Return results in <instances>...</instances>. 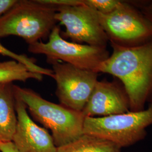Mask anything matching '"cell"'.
<instances>
[{"instance_id": "8fae6325", "label": "cell", "mask_w": 152, "mask_h": 152, "mask_svg": "<svg viewBox=\"0 0 152 152\" xmlns=\"http://www.w3.org/2000/svg\"><path fill=\"white\" fill-rule=\"evenodd\" d=\"M15 103L13 85H0V141L12 140L17 125Z\"/></svg>"}, {"instance_id": "3957f363", "label": "cell", "mask_w": 152, "mask_h": 152, "mask_svg": "<svg viewBox=\"0 0 152 152\" xmlns=\"http://www.w3.org/2000/svg\"><path fill=\"white\" fill-rule=\"evenodd\" d=\"M56 7L37 0L16 1L0 16V37L16 36L29 45L46 38L56 26Z\"/></svg>"}, {"instance_id": "9a60e30c", "label": "cell", "mask_w": 152, "mask_h": 152, "mask_svg": "<svg viewBox=\"0 0 152 152\" xmlns=\"http://www.w3.org/2000/svg\"><path fill=\"white\" fill-rule=\"evenodd\" d=\"M120 0H83V4L102 14L112 13L120 6Z\"/></svg>"}, {"instance_id": "7a4b0ae2", "label": "cell", "mask_w": 152, "mask_h": 152, "mask_svg": "<svg viewBox=\"0 0 152 152\" xmlns=\"http://www.w3.org/2000/svg\"><path fill=\"white\" fill-rule=\"evenodd\" d=\"M13 88L33 118L51 130L57 148L70 143L83 134L85 117L82 112L52 103L31 89L14 85Z\"/></svg>"}, {"instance_id": "30bf717a", "label": "cell", "mask_w": 152, "mask_h": 152, "mask_svg": "<svg viewBox=\"0 0 152 152\" xmlns=\"http://www.w3.org/2000/svg\"><path fill=\"white\" fill-rule=\"evenodd\" d=\"M129 111V98L122 83L98 81L82 113L85 117H101Z\"/></svg>"}, {"instance_id": "6da1fadb", "label": "cell", "mask_w": 152, "mask_h": 152, "mask_svg": "<svg viewBox=\"0 0 152 152\" xmlns=\"http://www.w3.org/2000/svg\"><path fill=\"white\" fill-rule=\"evenodd\" d=\"M110 44L112 54L95 72L120 80L129 98L130 111L145 109L146 104L152 103V40L130 47Z\"/></svg>"}, {"instance_id": "2e32d148", "label": "cell", "mask_w": 152, "mask_h": 152, "mask_svg": "<svg viewBox=\"0 0 152 152\" xmlns=\"http://www.w3.org/2000/svg\"><path fill=\"white\" fill-rule=\"evenodd\" d=\"M37 1L41 4L55 7L80 5L83 4V0H37Z\"/></svg>"}, {"instance_id": "7c38bea8", "label": "cell", "mask_w": 152, "mask_h": 152, "mask_svg": "<svg viewBox=\"0 0 152 152\" xmlns=\"http://www.w3.org/2000/svg\"><path fill=\"white\" fill-rule=\"evenodd\" d=\"M56 152H121V148L103 139L83 134L70 143L57 148Z\"/></svg>"}, {"instance_id": "52a82bcc", "label": "cell", "mask_w": 152, "mask_h": 152, "mask_svg": "<svg viewBox=\"0 0 152 152\" xmlns=\"http://www.w3.org/2000/svg\"><path fill=\"white\" fill-rule=\"evenodd\" d=\"M56 95L60 104L82 112L98 81V73L61 62L52 61Z\"/></svg>"}, {"instance_id": "4fadbf2b", "label": "cell", "mask_w": 152, "mask_h": 152, "mask_svg": "<svg viewBox=\"0 0 152 152\" xmlns=\"http://www.w3.org/2000/svg\"><path fill=\"white\" fill-rule=\"evenodd\" d=\"M41 81L43 75L31 71L27 66L15 60L0 61V85L28 80Z\"/></svg>"}, {"instance_id": "ba28073f", "label": "cell", "mask_w": 152, "mask_h": 152, "mask_svg": "<svg viewBox=\"0 0 152 152\" xmlns=\"http://www.w3.org/2000/svg\"><path fill=\"white\" fill-rule=\"evenodd\" d=\"M55 19L65 28L63 38L73 42L107 48V34L98 19L96 11L84 4L56 7Z\"/></svg>"}, {"instance_id": "5bb4252c", "label": "cell", "mask_w": 152, "mask_h": 152, "mask_svg": "<svg viewBox=\"0 0 152 152\" xmlns=\"http://www.w3.org/2000/svg\"><path fill=\"white\" fill-rule=\"evenodd\" d=\"M0 54L7 56L11 58L12 60H16L24 65L33 72L37 73L42 75L50 76L51 74V71L50 69L42 68L36 64L32 59L28 58L27 55L23 54H18L15 53L10 50L7 49L0 42Z\"/></svg>"}, {"instance_id": "9c48e42d", "label": "cell", "mask_w": 152, "mask_h": 152, "mask_svg": "<svg viewBox=\"0 0 152 152\" xmlns=\"http://www.w3.org/2000/svg\"><path fill=\"white\" fill-rule=\"evenodd\" d=\"M15 99L17 125L12 141L18 149L22 152H56L52 135L32 120L26 106L15 94Z\"/></svg>"}, {"instance_id": "ac0fdd59", "label": "cell", "mask_w": 152, "mask_h": 152, "mask_svg": "<svg viewBox=\"0 0 152 152\" xmlns=\"http://www.w3.org/2000/svg\"><path fill=\"white\" fill-rule=\"evenodd\" d=\"M1 152H22L18 149L12 141H0Z\"/></svg>"}, {"instance_id": "e0dca14e", "label": "cell", "mask_w": 152, "mask_h": 152, "mask_svg": "<svg viewBox=\"0 0 152 152\" xmlns=\"http://www.w3.org/2000/svg\"><path fill=\"white\" fill-rule=\"evenodd\" d=\"M137 8L152 23V1L147 2H133Z\"/></svg>"}, {"instance_id": "277c9868", "label": "cell", "mask_w": 152, "mask_h": 152, "mask_svg": "<svg viewBox=\"0 0 152 152\" xmlns=\"http://www.w3.org/2000/svg\"><path fill=\"white\" fill-rule=\"evenodd\" d=\"M152 125V103L141 111L101 117H85L83 133L112 142L120 148L130 147L147 136Z\"/></svg>"}, {"instance_id": "d6986e66", "label": "cell", "mask_w": 152, "mask_h": 152, "mask_svg": "<svg viewBox=\"0 0 152 152\" xmlns=\"http://www.w3.org/2000/svg\"><path fill=\"white\" fill-rule=\"evenodd\" d=\"M17 0H0V16L14 5Z\"/></svg>"}, {"instance_id": "5b68a950", "label": "cell", "mask_w": 152, "mask_h": 152, "mask_svg": "<svg viewBox=\"0 0 152 152\" xmlns=\"http://www.w3.org/2000/svg\"><path fill=\"white\" fill-rule=\"evenodd\" d=\"M96 12L110 44L130 47L152 41V22L132 2L122 1L109 14Z\"/></svg>"}, {"instance_id": "8992f818", "label": "cell", "mask_w": 152, "mask_h": 152, "mask_svg": "<svg viewBox=\"0 0 152 152\" xmlns=\"http://www.w3.org/2000/svg\"><path fill=\"white\" fill-rule=\"evenodd\" d=\"M28 51L33 54L45 55L49 63L61 61L95 72L109 56L107 48L68 41L61 37L60 28L57 26L50 33L47 42L38 41L29 45Z\"/></svg>"}]
</instances>
